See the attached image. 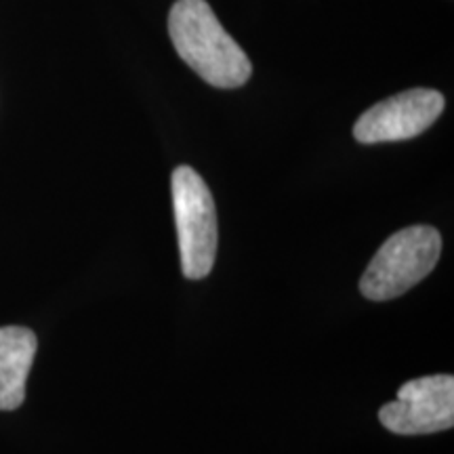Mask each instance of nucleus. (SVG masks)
Here are the masks:
<instances>
[{"label": "nucleus", "mask_w": 454, "mask_h": 454, "mask_svg": "<svg viewBox=\"0 0 454 454\" xmlns=\"http://www.w3.org/2000/svg\"><path fill=\"white\" fill-rule=\"evenodd\" d=\"M440 254L442 236L435 227H406L379 248L362 274L360 291L371 301L400 297L434 271Z\"/></svg>", "instance_id": "2"}, {"label": "nucleus", "mask_w": 454, "mask_h": 454, "mask_svg": "<svg viewBox=\"0 0 454 454\" xmlns=\"http://www.w3.org/2000/svg\"><path fill=\"white\" fill-rule=\"evenodd\" d=\"M444 112V95L434 89H411L379 101L354 124L360 144L412 139L427 130Z\"/></svg>", "instance_id": "5"}, {"label": "nucleus", "mask_w": 454, "mask_h": 454, "mask_svg": "<svg viewBox=\"0 0 454 454\" xmlns=\"http://www.w3.org/2000/svg\"><path fill=\"white\" fill-rule=\"evenodd\" d=\"M379 421L385 429L397 435H427L452 429V374H431L404 383L397 391L395 402L381 406Z\"/></svg>", "instance_id": "4"}, {"label": "nucleus", "mask_w": 454, "mask_h": 454, "mask_svg": "<svg viewBox=\"0 0 454 454\" xmlns=\"http://www.w3.org/2000/svg\"><path fill=\"white\" fill-rule=\"evenodd\" d=\"M177 223L181 270L187 280L211 274L217 257V211L208 185L192 167H177L170 177Z\"/></svg>", "instance_id": "3"}, {"label": "nucleus", "mask_w": 454, "mask_h": 454, "mask_svg": "<svg viewBox=\"0 0 454 454\" xmlns=\"http://www.w3.org/2000/svg\"><path fill=\"white\" fill-rule=\"evenodd\" d=\"M168 34L181 59L204 82L238 89L251 78V59L219 24L207 0H177L168 13Z\"/></svg>", "instance_id": "1"}, {"label": "nucleus", "mask_w": 454, "mask_h": 454, "mask_svg": "<svg viewBox=\"0 0 454 454\" xmlns=\"http://www.w3.org/2000/svg\"><path fill=\"white\" fill-rule=\"evenodd\" d=\"M38 340L30 328L0 326V411H15L26 400Z\"/></svg>", "instance_id": "6"}]
</instances>
